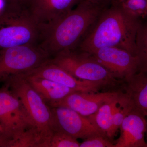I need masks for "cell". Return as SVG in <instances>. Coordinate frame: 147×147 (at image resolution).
Listing matches in <instances>:
<instances>
[{
  "mask_svg": "<svg viewBox=\"0 0 147 147\" xmlns=\"http://www.w3.org/2000/svg\"><path fill=\"white\" fill-rule=\"evenodd\" d=\"M122 92L133 108L147 117V64H142L137 72L124 83Z\"/></svg>",
  "mask_w": 147,
  "mask_h": 147,
  "instance_id": "14",
  "label": "cell"
},
{
  "mask_svg": "<svg viewBox=\"0 0 147 147\" xmlns=\"http://www.w3.org/2000/svg\"><path fill=\"white\" fill-rule=\"evenodd\" d=\"M109 5L81 0L61 18L40 24L38 44L50 57L62 51L76 49L102 10Z\"/></svg>",
  "mask_w": 147,
  "mask_h": 147,
  "instance_id": "1",
  "label": "cell"
},
{
  "mask_svg": "<svg viewBox=\"0 0 147 147\" xmlns=\"http://www.w3.org/2000/svg\"><path fill=\"white\" fill-rule=\"evenodd\" d=\"M78 79L102 83L110 91L121 90L124 83L114 78L90 53L77 48L58 53L50 59Z\"/></svg>",
  "mask_w": 147,
  "mask_h": 147,
  "instance_id": "4",
  "label": "cell"
},
{
  "mask_svg": "<svg viewBox=\"0 0 147 147\" xmlns=\"http://www.w3.org/2000/svg\"><path fill=\"white\" fill-rule=\"evenodd\" d=\"M40 24L28 8L6 4L0 13V49L37 44Z\"/></svg>",
  "mask_w": 147,
  "mask_h": 147,
  "instance_id": "3",
  "label": "cell"
},
{
  "mask_svg": "<svg viewBox=\"0 0 147 147\" xmlns=\"http://www.w3.org/2000/svg\"><path fill=\"white\" fill-rule=\"evenodd\" d=\"M89 53L114 78L124 83L137 72L141 64L138 57L119 47H102Z\"/></svg>",
  "mask_w": 147,
  "mask_h": 147,
  "instance_id": "8",
  "label": "cell"
},
{
  "mask_svg": "<svg viewBox=\"0 0 147 147\" xmlns=\"http://www.w3.org/2000/svg\"><path fill=\"white\" fill-rule=\"evenodd\" d=\"M146 136H147V124H146Z\"/></svg>",
  "mask_w": 147,
  "mask_h": 147,
  "instance_id": "26",
  "label": "cell"
},
{
  "mask_svg": "<svg viewBox=\"0 0 147 147\" xmlns=\"http://www.w3.org/2000/svg\"><path fill=\"white\" fill-rule=\"evenodd\" d=\"M5 6V0H0V13L4 9Z\"/></svg>",
  "mask_w": 147,
  "mask_h": 147,
  "instance_id": "24",
  "label": "cell"
},
{
  "mask_svg": "<svg viewBox=\"0 0 147 147\" xmlns=\"http://www.w3.org/2000/svg\"><path fill=\"white\" fill-rule=\"evenodd\" d=\"M96 3L100 4L105 5H110L112 2L116 0H87Z\"/></svg>",
  "mask_w": 147,
  "mask_h": 147,
  "instance_id": "23",
  "label": "cell"
},
{
  "mask_svg": "<svg viewBox=\"0 0 147 147\" xmlns=\"http://www.w3.org/2000/svg\"><path fill=\"white\" fill-rule=\"evenodd\" d=\"M81 0H31L28 9L40 24L56 21L72 10Z\"/></svg>",
  "mask_w": 147,
  "mask_h": 147,
  "instance_id": "13",
  "label": "cell"
},
{
  "mask_svg": "<svg viewBox=\"0 0 147 147\" xmlns=\"http://www.w3.org/2000/svg\"><path fill=\"white\" fill-rule=\"evenodd\" d=\"M79 147H115V142L104 134H97L85 139Z\"/></svg>",
  "mask_w": 147,
  "mask_h": 147,
  "instance_id": "20",
  "label": "cell"
},
{
  "mask_svg": "<svg viewBox=\"0 0 147 147\" xmlns=\"http://www.w3.org/2000/svg\"><path fill=\"white\" fill-rule=\"evenodd\" d=\"M0 124L12 137L36 128L21 100L5 84L0 88Z\"/></svg>",
  "mask_w": 147,
  "mask_h": 147,
  "instance_id": "7",
  "label": "cell"
},
{
  "mask_svg": "<svg viewBox=\"0 0 147 147\" xmlns=\"http://www.w3.org/2000/svg\"><path fill=\"white\" fill-rule=\"evenodd\" d=\"M12 137L5 131H0V147H11Z\"/></svg>",
  "mask_w": 147,
  "mask_h": 147,
  "instance_id": "21",
  "label": "cell"
},
{
  "mask_svg": "<svg viewBox=\"0 0 147 147\" xmlns=\"http://www.w3.org/2000/svg\"><path fill=\"white\" fill-rule=\"evenodd\" d=\"M122 94V92L118 97L105 102L94 114L88 117L109 139L114 142L111 137L113 116Z\"/></svg>",
  "mask_w": 147,
  "mask_h": 147,
  "instance_id": "16",
  "label": "cell"
},
{
  "mask_svg": "<svg viewBox=\"0 0 147 147\" xmlns=\"http://www.w3.org/2000/svg\"><path fill=\"white\" fill-rule=\"evenodd\" d=\"M31 0H5L6 4L19 6L22 7H28Z\"/></svg>",
  "mask_w": 147,
  "mask_h": 147,
  "instance_id": "22",
  "label": "cell"
},
{
  "mask_svg": "<svg viewBox=\"0 0 147 147\" xmlns=\"http://www.w3.org/2000/svg\"><path fill=\"white\" fill-rule=\"evenodd\" d=\"M50 57L38 44L0 49V81L26 73L44 63Z\"/></svg>",
  "mask_w": 147,
  "mask_h": 147,
  "instance_id": "6",
  "label": "cell"
},
{
  "mask_svg": "<svg viewBox=\"0 0 147 147\" xmlns=\"http://www.w3.org/2000/svg\"><path fill=\"white\" fill-rule=\"evenodd\" d=\"M5 84L20 99L35 126L42 135L44 147H47L55 130L51 108L21 74L9 77Z\"/></svg>",
  "mask_w": 147,
  "mask_h": 147,
  "instance_id": "5",
  "label": "cell"
},
{
  "mask_svg": "<svg viewBox=\"0 0 147 147\" xmlns=\"http://www.w3.org/2000/svg\"><path fill=\"white\" fill-rule=\"evenodd\" d=\"M146 142L147 147V136H146Z\"/></svg>",
  "mask_w": 147,
  "mask_h": 147,
  "instance_id": "27",
  "label": "cell"
},
{
  "mask_svg": "<svg viewBox=\"0 0 147 147\" xmlns=\"http://www.w3.org/2000/svg\"><path fill=\"white\" fill-rule=\"evenodd\" d=\"M0 131H5L3 128L2 126H1V124H0Z\"/></svg>",
  "mask_w": 147,
  "mask_h": 147,
  "instance_id": "25",
  "label": "cell"
},
{
  "mask_svg": "<svg viewBox=\"0 0 147 147\" xmlns=\"http://www.w3.org/2000/svg\"><path fill=\"white\" fill-rule=\"evenodd\" d=\"M122 91H107L102 92H75L69 94L51 107L63 106L70 108L85 117L97 112L105 102L118 97Z\"/></svg>",
  "mask_w": 147,
  "mask_h": 147,
  "instance_id": "11",
  "label": "cell"
},
{
  "mask_svg": "<svg viewBox=\"0 0 147 147\" xmlns=\"http://www.w3.org/2000/svg\"><path fill=\"white\" fill-rule=\"evenodd\" d=\"M80 144L77 139L55 129L49 139L47 147H79Z\"/></svg>",
  "mask_w": 147,
  "mask_h": 147,
  "instance_id": "19",
  "label": "cell"
},
{
  "mask_svg": "<svg viewBox=\"0 0 147 147\" xmlns=\"http://www.w3.org/2000/svg\"><path fill=\"white\" fill-rule=\"evenodd\" d=\"M25 74L49 79L77 92H96L101 89H107L101 82L86 81L76 78L63 68L50 62V59Z\"/></svg>",
  "mask_w": 147,
  "mask_h": 147,
  "instance_id": "10",
  "label": "cell"
},
{
  "mask_svg": "<svg viewBox=\"0 0 147 147\" xmlns=\"http://www.w3.org/2000/svg\"><path fill=\"white\" fill-rule=\"evenodd\" d=\"M146 116L133 108L124 119L119 129L120 134L115 147H147Z\"/></svg>",
  "mask_w": 147,
  "mask_h": 147,
  "instance_id": "12",
  "label": "cell"
},
{
  "mask_svg": "<svg viewBox=\"0 0 147 147\" xmlns=\"http://www.w3.org/2000/svg\"><path fill=\"white\" fill-rule=\"evenodd\" d=\"M136 55L141 64H147V16L140 19L136 38Z\"/></svg>",
  "mask_w": 147,
  "mask_h": 147,
  "instance_id": "17",
  "label": "cell"
},
{
  "mask_svg": "<svg viewBox=\"0 0 147 147\" xmlns=\"http://www.w3.org/2000/svg\"><path fill=\"white\" fill-rule=\"evenodd\" d=\"M128 13L139 19L147 16V0H117Z\"/></svg>",
  "mask_w": 147,
  "mask_h": 147,
  "instance_id": "18",
  "label": "cell"
},
{
  "mask_svg": "<svg viewBox=\"0 0 147 147\" xmlns=\"http://www.w3.org/2000/svg\"><path fill=\"white\" fill-rule=\"evenodd\" d=\"M51 108L55 129L63 131L76 139H86L97 134L105 135L88 117L63 106Z\"/></svg>",
  "mask_w": 147,
  "mask_h": 147,
  "instance_id": "9",
  "label": "cell"
},
{
  "mask_svg": "<svg viewBox=\"0 0 147 147\" xmlns=\"http://www.w3.org/2000/svg\"><path fill=\"white\" fill-rule=\"evenodd\" d=\"M140 19L128 13L117 0L113 1L76 48L90 53L102 47H117L137 56L136 35Z\"/></svg>",
  "mask_w": 147,
  "mask_h": 147,
  "instance_id": "2",
  "label": "cell"
},
{
  "mask_svg": "<svg viewBox=\"0 0 147 147\" xmlns=\"http://www.w3.org/2000/svg\"><path fill=\"white\" fill-rule=\"evenodd\" d=\"M29 84L51 107L74 92H77L62 84L44 78L22 74Z\"/></svg>",
  "mask_w": 147,
  "mask_h": 147,
  "instance_id": "15",
  "label": "cell"
}]
</instances>
